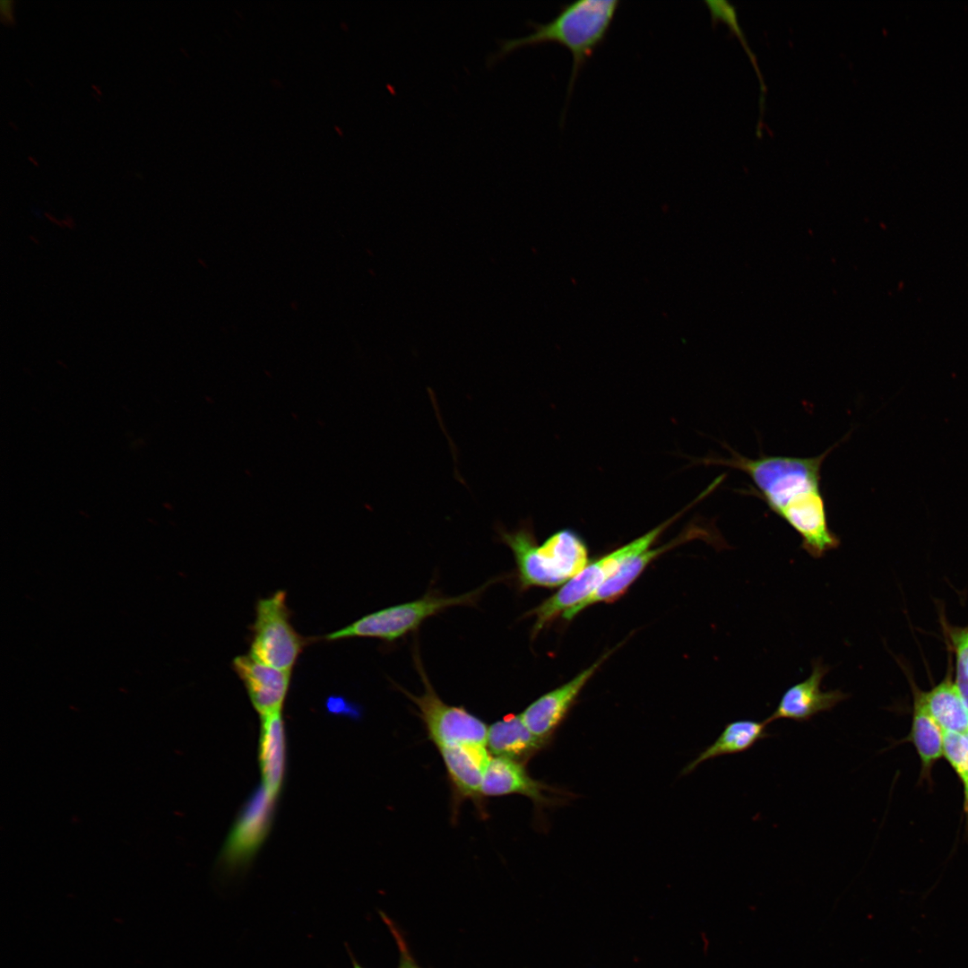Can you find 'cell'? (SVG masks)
Segmentation results:
<instances>
[{"mask_svg": "<svg viewBox=\"0 0 968 968\" xmlns=\"http://www.w3.org/2000/svg\"><path fill=\"white\" fill-rule=\"evenodd\" d=\"M831 450L812 457L748 458L733 453L720 463L748 474L767 506L799 533L801 548L820 558L840 545L829 527L820 487L822 463Z\"/></svg>", "mask_w": 968, "mask_h": 968, "instance_id": "1", "label": "cell"}, {"mask_svg": "<svg viewBox=\"0 0 968 968\" xmlns=\"http://www.w3.org/2000/svg\"><path fill=\"white\" fill-rule=\"evenodd\" d=\"M620 4L618 0H579L565 4L560 6L557 14L546 23L528 21V25L533 29L532 33L498 39V48L488 56L487 63L490 65L520 47L557 43L572 55L573 65L567 90L569 98L579 72L605 41Z\"/></svg>", "mask_w": 968, "mask_h": 968, "instance_id": "2", "label": "cell"}, {"mask_svg": "<svg viewBox=\"0 0 968 968\" xmlns=\"http://www.w3.org/2000/svg\"><path fill=\"white\" fill-rule=\"evenodd\" d=\"M499 534L514 556L522 589L563 585L589 563L585 543L571 530H560L540 545L529 526Z\"/></svg>", "mask_w": 968, "mask_h": 968, "instance_id": "3", "label": "cell"}, {"mask_svg": "<svg viewBox=\"0 0 968 968\" xmlns=\"http://www.w3.org/2000/svg\"><path fill=\"white\" fill-rule=\"evenodd\" d=\"M679 512L648 532L617 549L616 550L589 562L588 565L561 588L528 614L535 618L533 636L559 615L575 607L596 592L632 555L646 549L680 515Z\"/></svg>", "mask_w": 968, "mask_h": 968, "instance_id": "4", "label": "cell"}, {"mask_svg": "<svg viewBox=\"0 0 968 968\" xmlns=\"http://www.w3.org/2000/svg\"><path fill=\"white\" fill-rule=\"evenodd\" d=\"M492 583L494 581L459 596L447 597L429 593L412 601L372 612L340 630L328 634L325 639L335 641L353 637H372L393 641L416 629L424 620L445 609L458 605H473Z\"/></svg>", "mask_w": 968, "mask_h": 968, "instance_id": "5", "label": "cell"}, {"mask_svg": "<svg viewBox=\"0 0 968 968\" xmlns=\"http://www.w3.org/2000/svg\"><path fill=\"white\" fill-rule=\"evenodd\" d=\"M251 630L250 654L282 670L291 671L307 644V640L296 632L290 621V610L283 591H277L257 601Z\"/></svg>", "mask_w": 968, "mask_h": 968, "instance_id": "6", "label": "cell"}, {"mask_svg": "<svg viewBox=\"0 0 968 968\" xmlns=\"http://www.w3.org/2000/svg\"><path fill=\"white\" fill-rule=\"evenodd\" d=\"M415 661L424 693L415 696L398 688L417 705L429 739L437 748L460 744L486 746L488 730L486 723L465 708L445 703L430 684L419 658L415 657Z\"/></svg>", "mask_w": 968, "mask_h": 968, "instance_id": "7", "label": "cell"}, {"mask_svg": "<svg viewBox=\"0 0 968 968\" xmlns=\"http://www.w3.org/2000/svg\"><path fill=\"white\" fill-rule=\"evenodd\" d=\"M273 799L263 786L244 807L223 851L222 864L227 871L245 867L264 841L272 821Z\"/></svg>", "mask_w": 968, "mask_h": 968, "instance_id": "8", "label": "cell"}, {"mask_svg": "<svg viewBox=\"0 0 968 968\" xmlns=\"http://www.w3.org/2000/svg\"><path fill=\"white\" fill-rule=\"evenodd\" d=\"M829 670L820 659L814 661L810 675L784 691L766 722L770 723L779 719L808 722L817 713L828 712L847 699L849 695L840 689H821L822 680Z\"/></svg>", "mask_w": 968, "mask_h": 968, "instance_id": "9", "label": "cell"}, {"mask_svg": "<svg viewBox=\"0 0 968 968\" xmlns=\"http://www.w3.org/2000/svg\"><path fill=\"white\" fill-rule=\"evenodd\" d=\"M608 655H604L570 681L546 693L525 708L520 715L532 734L550 743L578 695Z\"/></svg>", "mask_w": 968, "mask_h": 968, "instance_id": "10", "label": "cell"}, {"mask_svg": "<svg viewBox=\"0 0 968 968\" xmlns=\"http://www.w3.org/2000/svg\"><path fill=\"white\" fill-rule=\"evenodd\" d=\"M481 791L483 797L514 793L526 796L540 811L560 801L558 797H551L553 793L559 794L557 789L532 778L523 764L501 757L490 759Z\"/></svg>", "mask_w": 968, "mask_h": 968, "instance_id": "11", "label": "cell"}, {"mask_svg": "<svg viewBox=\"0 0 968 968\" xmlns=\"http://www.w3.org/2000/svg\"><path fill=\"white\" fill-rule=\"evenodd\" d=\"M232 665L261 715L281 712L291 671L272 667L250 653L236 657Z\"/></svg>", "mask_w": 968, "mask_h": 968, "instance_id": "12", "label": "cell"}, {"mask_svg": "<svg viewBox=\"0 0 968 968\" xmlns=\"http://www.w3.org/2000/svg\"><path fill=\"white\" fill-rule=\"evenodd\" d=\"M457 801L471 799L482 804V783L491 759L486 746L460 744L438 748Z\"/></svg>", "mask_w": 968, "mask_h": 968, "instance_id": "13", "label": "cell"}, {"mask_svg": "<svg viewBox=\"0 0 968 968\" xmlns=\"http://www.w3.org/2000/svg\"><path fill=\"white\" fill-rule=\"evenodd\" d=\"M692 531L682 533L671 541L657 548H648L629 557L618 569L590 597L562 614L565 619H572L584 609L599 603L609 602L620 597L638 578L644 570L660 555L675 546L693 538Z\"/></svg>", "mask_w": 968, "mask_h": 968, "instance_id": "14", "label": "cell"}, {"mask_svg": "<svg viewBox=\"0 0 968 968\" xmlns=\"http://www.w3.org/2000/svg\"><path fill=\"white\" fill-rule=\"evenodd\" d=\"M549 744L531 732L520 714H508L488 727L486 746L495 757L525 765Z\"/></svg>", "mask_w": 968, "mask_h": 968, "instance_id": "15", "label": "cell"}, {"mask_svg": "<svg viewBox=\"0 0 968 968\" xmlns=\"http://www.w3.org/2000/svg\"><path fill=\"white\" fill-rule=\"evenodd\" d=\"M915 696L944 732H968V706L949 676L927 692Z\"/></svg>", "mask_w": 968, "mask_h": 968, "instance_id": "16", "label": "cell"}, {"mask_svg": "<svg viewBox=\"0 0 968 968\" xmlns=\"http://www.w3.org/2000/svg\"><path fill=\"white\" fill-rule=\"evenodd\" d=\"M766 720H736L726 724L718 738L705 748L683 770V774L694 771L702 763L722 756L736 755L752 748L760 740L770 736Z\"/></svg>", "mask_w": 968, "mask_h": 968, "instance_id": "17", "label": "cell"}, {"mask_svg": "<svg viewBox=\"0 0 968 968\" xmlns=\"http://www.w3.org/2000/svg\"><path fill=\"white\" fill-rule=\"evenodd\" d=\"M259 762L264 787L275 798L282 782L285 764V735L281 712L262 715Z\"/></svg>", "mask_w": 968, "mask_h": 968, "instance_id": "18", "label": "cell"}, {"mask_svg": "<svg viewBox=\"0 0 968 968\" xmlns=\"http://www.w3.org/2000/svg\"><path fill=\"white\" fill-rule=\"evenodd\" d=\"M944 730L932 719L914 696L913 713L909 739L916 748L924 774L944 755Z\"/></svg>", "mask_w": 968, "mask_h": 968, "instance_id": "19", "label": "cell"}, {"mask_svg": "<svg viewBox=\"0 0 968 968\" xmlns=\"http://www.w3.org/2000/svg\"><path fill=\"white\" fill-rule=\"evenodd\" d=\"M944 756L959 777L968 814V739L965 734L944 733Z\"/></svg>", "mask_w": 968, "mask_h": 968, "instance_id": "20", "label": "cell"}, {"mask_svg": "<svg viewBox=\"0 0 968 968\" xmlns=\"http://www.w3.org/2000/svg\"><path fill=\"white\" fill-rule=\"evenodd\" d=\"M955 659V684L968 706V626L948 630Z\"/></svg>", "mask_w": 968, "mask_h": 968, "instance_id": "21", "label": "cell"}, {"mask_svg": "<svg viewBox=\"0 0 968 968\" xmlns=\"http://www.w3.org/2000/svg\"><path fill=\"white\" fill-rule=\"evenodd\" d=\"M705 4L710 11V14L713 21H722L728 24L735 34L739 38L741 44L747 49L749 57L752 62H755L753 55L748 46L746 38L742 32L741 27L738 20V13L735 6L730 2L725 0H708Z\"/></svg>", "mask_w": 968, "mask_h": 968, "instance_id": "22", "label": "cell"}, {"mask_svg": "<svg viewBox=\"0 0 968 968\" xmlns=\"http://www.w3.org/2000/svg\"><path fill=\"white\" fill-rule=\"evenodd\" d=\"M380 915L393 935L399 950V964L397 968H422L413 957L400 929L383 912H380Z\"/></svg>", "mask_w": 968, "mask_h": 968, "instance_id": "23", "label": "cell"}, {"mask_svg": "<svg viewBox=\"0 0 968 968\" xmlns=\"http://www.w3.org/2000/svg\"><path fill=\"white\" fill-rule=\"evenodd\" d=\"M12 4L13 2L10 0H2L0 2L2 17L7 22H13V20Z\"/></svg>", "mask_w": 968, "mask_h": 968, "instance_id": "24", "label": "cell"}, {"mask_svg": "<svg viewBox=\"0 0 968 968\" xmlns=\"http://www.w3.org/2000/svg\"><path fill=\"white\" fill-rule=\"evenodd\" d=\"M350 955L351 956V959H352L353 968H365L353 957V955H351L350 952Z\"/></svg>", "mask_w": 968, "mask_h": 968, "instance_id": "25", "label": "cell"}, {"mask_svg": "<svg viewBox=\"0 0 968 968\" xmlns=\"http://www.w3.org/2000/svg\"><path fill=\"white\" fill-rule=\"evenodd\" d=\"M965 735H966V737H967V739H968V732H967V733H966Z\"/></svg>", "mask_w": 968, "mask_h": 968, "instance_id": "26", "label": "cell"}]
</instances>
